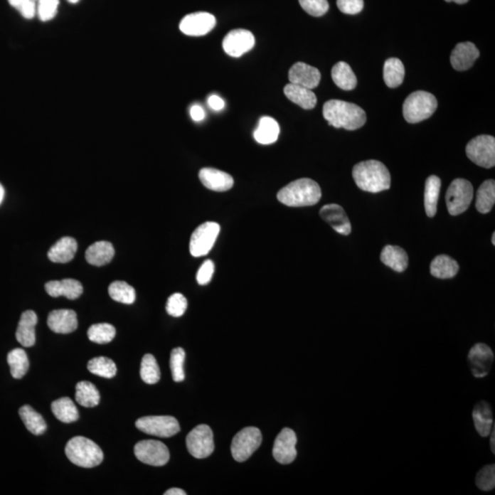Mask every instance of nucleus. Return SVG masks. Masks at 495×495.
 Segmentation results:
<instances>
[{"mask_svg":"<svg viewBox=\"0 0 495 495\" xmlns=\"http://www.w3.org/2000/svg\"><path fill=\"white\" fill-rule=\"evenodd\" d=\"M299 4L307 14L313 17H321L329 9L328 0H299Z\"/></svg>","mask_w":495,"mask_h":495,"instance_id":"47","label":"nucleus"},{"mask_svg":"<svg viewBox=\"0 0 495 495\" xmlns=\"http://www.w3.org/2000/svg\"><path fill=\"white\" fill-rule=\"evenodd\" d=\"M9 5L17 9L22 17L31 20L37 14L36 0H8Z\"/></svg>","mask_w":495,"mask_h":495,"instance_id":"48","label":"nucleus"},{"mask_svg":"<svg viewBox=\"0 0 495 495\" xmlns=\"http://www.w3.org/2000/svg\"><path fill=\"white\" fill-rule=\"evenodd\" d=\"M337 5L342 14L355 15L363 11L364 2L363 0H337Z\"/></svg>","mask_w":495,"mask_h":495,"instance_id":"49","label":"nucleus"},{"mask_svg":"<svg viewBox=\"0 0 495 495\" xmlns=\"http://www.w3.org/2000/svg\"><path fill=\"white\" fill-rule=\"evenodd\" d=\"M284 92L289 100L304 110H313L316 107L317 103L316 94L309 88L290 82L285 85Z\"/></svg>","mask_w":495,"mask_h":495,"instance_id":"25","label":"nucleus"},{"mask_svg":"<svg viewBox=\"0 0 495 495\" xmlns=\"http://www.w3.org/2000/svg\"><path fill=\"white\" fill-rule=\"evenodd\" d=\"M88 339L97 344H107L116 336V329L109 323L95 324L87 331Z\"/></svg>","mask_w":495,"mask_h":495,"instance_id":"41","label":"nucleus"},{"mask_svg":"<svg viewBox=\"0 0 495 495\" xmlns=\"http://www.w3.org/2000/svg\"><path fill=\"white\" fill-rule=\"evenodd\" d=\"M459 269V266L455 260L444 255L437 256L430 265L431 275L439 279L453 278L458 274Z\"/></svg>","mask_w":495,"mask_h":495,"instance_id":"32","label":"nucleus"},{"mask_svg":"<svg viewBox=\"0 0 495 495\" xmlns=\"http://www.w3.org/2000/svg\"><path fill=\"white\" fill-rule=\"evenodd\" d=\"M47 325L58 334H69L78 329V316L74 310H53L49 314Z\"/></svg>","mask_w":495,"mask_h":495,"instance_id":"21","label":"nucleus"},{"mask_svg":"<svg viewBox=\"0 0 495 495\" xmlns=\"http://www.w3.org/2000/svg\"><path fill=\"white\" fill-rule=\"evenodd\" d=\"M320 217L332 227L333 230L341 235L351 233V224L342 206L337 204L324 206L320 209Z\"/></svg>","mask_w":495,"mask_h":495,"instance_id":"18","label":"nucleus"},{"mask_svg":"<svg viewBox=\"0 0 495 495\" xmlns=\"http://www.w3.org/2000/svg\"><path fill=\"white\" fill-rule=\"evenodd\" d=\"M222 46L228 55L239 58L255 47V38L250 31L238 28L225 36Z\"/></svg>","mask_w":495,"mask_h":495,"instance_id":"14","label":"nucleus"},{"mask_svg":"<svg viewBox=\"0 0 495 495\" xmlns=\"http://www.w3.org/2000/svg\"><path fill=\"white\" fill-rule=\"evenodd\" d=\"M220 233V226L215 222H205L193 231L190 240V253L193 257L208 255L213 247Z\"/></svg>","mask_w":495,"mask_h":495,"instance_id":"9","label":"nucleus"},{"mask_svg":"<svg viewBox=\"0 0 495 495\" xmlns=\"http://www.w3.org/2000/svg\"><path fill=\"white\" fill-rule=\"evenodd\" d=\"M136 427L142 432L159 437H171L180 431L179 421L169 415H151L139 418Z\"/></svg>","mask_w":495,"mask_h":495,"instance_id":"10","label":"nucleus"},{"mask_svg":"<svg viewBox=\"0 0 495 495\" xmlns=\"http://www.w3.org/2000/svg\"><path fill=\"white\" fill-rule=\"evenodd\" d=\"M65 454L70 462L82 468H94L103 462L104 454L100 446L85 437H75L68 441Z\"/></svg>","mask_w":495,"mask_h":495,"instance_id":"4","label":"nucleus"},{"mask_svg":"<svg viewBox=\"0 0 495 495\" xmlns=\"http://www.w3.org/2000/svg\"><path fill=\"white\" fill-rule=\"evenodd\" d=\"M476 431L482 437H486L493 430V411L486 401L479 402L472 412Z\"/></svg>","mask_w":495,"mask_h":495,"instance_id":"24","label":"nucleus"},{"mask_svg":"<svg viewBox=\"0 0 495 495\" xmlns=\"http://www.w3.org/2000/svg\"><path fill=\"white\" fill-rule=\"evenodd\" d=\"M280 134V127L271 117H263L260 119L258 128L255 132V139L260 144H275Z\"/></svg>","mask_w":495,"mask_h":495,"instance_id":"29","label":"nucleus"},{"mask_svg":"<svg viewBox=\"0 0 495 495\" xmlns=\"http://www.w3.org/2000/svg\"><path fill=\"white\" fill-rule=\"evenodd\" d=\"M358 188L370 193H380L391 186V174L385 164L376 160L361 161L352 170Z\"/></svg>","mask_w":495,"mask_h":495,"instance_id":"2","label":"nucleus"},{"mask_svg":"<svg viewBox=\"0 0 495 495\" xmlns=\"http://www.w3.org/2000/svg\"><path fill=\"white\" fill-rule=\"evenodd\" d=\"M319 183L309 179H301L282 187L277 193L279 201L292 208H302L317 204L321 199Z\"/></svg>","mask_w":495,"mask_h":495,"instance_id":"3","label":"nucleus"},{"mask_svg":"<svg viewBox=\"0 0 495 495\" xmlns=\"http://www.w3.org/2000/svg\"><path fill=\"white\" fill-rule=\"evenodd\" d=\"M59 0H39L37 1V14L41 21L53 20L58 11Z\"/></svg>","mask_w":495,"mask_h":495,"instance_id":"45","label":"nucleus"},{"mask_svg":"<svg viewBox=\"0 0 495 495\" xmlns=\"http://www.w3.org/2000/svg\"><path fill=\"white\" fill-rule=\"evenodd\" d=\"M87 369L95 376L107 379L113 378L117 373L115 363L111 358L107 357L92 358V360L88 361Z\"/></svg>","mask_w":495,"mask_h":495,"instance_id":"40","label":"nucleus"},{"mask_svg":"<svg viewBox=\"0 0 495 495\" xmlns=\"http://www.w3.org/2000/svg\"><path fill=\"white\" fill-rule=\"evenodd\" d=\"M187 309V300L182 294L176 293L168 298L166 311L170 316H182Z\"/></svg>","mask_w":495,"mask_h":495,"instance_id":"46","label":"nucleus"},{"mask_svg":"<svg viewBox=\"0 0 495 495\" xmlns=\"http://www.w3.org/2000/svg\"><path fill=\"white\" fill-rule=\"evenodd\" d=\"M52 411L57 420L70 424L78 420V408L69 398H63L53 402Z\"/></svg>","mask_w":495,"mask_h":495,"instance_id":"35","label":"nucleus"},{"mask_svg":"<svg viewBox=\"0 0 495 495\" xmlns=\"http://www.w3.org/2000/svg\"><path fill=\"white\" fill-rule=\"evenodd\" d=\"M208 105L212 110L215 111H220L224 109L225 102L221 97L217 96V95H212L211 97L208 98Z\"/></svg>","mask_w":495,"mask_h":495,"instance_id":"51","label":"nucleus"},{"mask_svg":"<svg viewBox=\"0 0 495 495\" xmlns=\"http://www.w3.org/2000/svg\"><path fill=\"white\" fill-rule=\"evenodd\" d=\"M8 363L14 379H21L27 373L30 363L24 350L15 348L8 354Z\"/></svg>","mask_w":495,"mask_h":495,"instance_id":"38","label":"nucleus"},{"mask_svg":"<svg viewBox=\"0 0 495 495\" xmlns=\"http://www.w3.org/2000/svg\"><path fill=\"white\" fill-rule=\"evenodd\" d=\"M5 191L1 183H0V204H1L3 199H4Z\"/></svg>","mask_w":495,"mask_h":495,"instance_id":"56","label":"nucleus"},{"mask_svg":"<svg viewBox=\"0 0 495 495\" xmlns=\"http://www.w3.org/2000/svg\"><path fill=\"white\" fill-rule=\"evenodd\" d=\"M21 420L31 433L39 436L46 432L47 430L46 422L40 414H38L30 405H24L18 411Z\"/></svg>","mask_w":495,"mask_h":495,"instance_id":"37","label":"nucleus"},{"mask_svg":"<svg viewBox=\"0 0 495 495\" xmlns=\"http://www.w3.org/2000/svg\"><path fill=\"white\" fill-rule=\"evenodd\" d=\"M199 179L206 188L215 192L228 191L234 186V180L230 174L214 168H203L200 170Z\"/></svg>","mask_w":495,"mask_h":495,"instance_id":"20","label":"nucleus"},{"mask_svg":"<svg viewBox=\"0 0 495 495\" xmlns=\"http://www.w3.org/2000/svg\"><path fill=\"white\" fill-rule=\"evenodd\" d=\"M76 252H78L76 240L73 238L65 237L50 247L48 257L53 262L66 263L74 259Z\"/></svg>","mask_w":495,"mask_h":495,"instance_id":"27","label":"nucleus"},{"mask_svg":"<svg viewBox=\"0 0 495 495\" xmlns=\"http://www.w3.org/2000/svg\"><path fill=\"white\" fill-rule=\"evenodd\" d=\"M136 458L145 464L161 467L169 462L170 452L163 442L158 440L139 441L134 447Z\"/></svg>","mask_w":495,"mask_h":495,"instance_id":"12","label":"nucleus"},{"mask_svg":"<svg viewBox=\"0 0 495 495\" xmlns=\"http://www.w3.org/2000/svg\"><path fill=\"white\" fill-rule=\"evenodd\" d=\"M187 449L196 459H206L214 452V437L208 425H199L186 437Z\"/></svg>","mask_w":495,"mask_h":495,"instance_id":"11","label":"nucleus"},{"mask_svg":"<svg viewBox=\"0 0 495 495\" xmlns=\"http://www.w3.org/2000/svg\"><path fill=\"white\" fill-rule=\"evenodd\" d=\"M437 107L434 95L426 91H415L409 95L403 105V114L406 122L418 123L430 119Z\"/></svg>","mask_w":495,"mask_h":495,"instance_id":"5","label":"nucleus"},{"mask_svg":"<svg viewBox=\"0 0 495 495\" xmlns=\"http://www.w3.org/2000/svg\"><path fill=\"white\" fill-rule=\"evenodd\" d=\"M491 243L495 245V233L493 234V238H491Z\"/></svg>","mask_w":495,"mask_h":495,"instance_id":"58","label":"nucleus"},{"mask_svg":"<svg viewBox=\"0 0 495 495\" xmlns=\"http://www.w3.org/2000/svg\"><path fill=\"white\" fill-rule=\"evenodd\" d=\"M109 294L114 301L119 303L132 304L135 302V289L125 282L116 281L112 282L109 287Z\"/></svg>","mask_w":495,"mask_h":495,"instance_id":"39","label":"nucleus"},{"mask_svg":"<svg viewBox=\"0 0 495 495\" xmlns=\"http://www.w3.org/2000/svg\"><path fill=\"white\" fill-rule=\"evenodd\" d=\"M468 361L472 376L476 378H484L490 373L493 367L494 351L486 344H475L469 351Z\"/></svg>","mask_w":495,"mask_h":495,"instance_id":"13","label":"nucleus"},{"mask_svg":"<svg viewBox=\"0 0 495 495\" xmlns=\"http://www.w3.org/2000/svg\"><path fill=\"white\" fill-rule=\"evenodd\" d=\"M447 2H455L457 4H466L469 0H445Z\"/></svg>","mask_w":495,"mask_h":495,"instance_id":"55","label":"nucleus"},{"mask_svg":"<svg viewBox=\"0 0 495 495\" xmlns=\"http://www.w3.org/2000/svg\"><path fill=\"white\" fill-rule=\"evenodd\" d=\"M288 78L292 84L301 85L312 90L319 85L321 74L319 69L307 63L298 62L289 70Z\"/></svg>","mask_w":495,"mask_h":495,"instance_id":"17","label":"nucleus"},{"mask_svg":"<svg viewBox=\"0 0 495 495\" xmlns=\"http://www.w3.org/2000/svg\"><path fill=\"white\" fill-rule=\"evenodd\" d=\"M262 441L261 430L255 427L243 428L234 437L231 443V453L235 461H247L259 449Z\"/></svg>","mask_w":495,"mask_h":495,"instance_id":"7","label":"nucleus"},{"mask_svg":"<svg viewBox=\"0 0 495 495\" xmlns=\"http://www.w3.org/2000/svg\"><path fill=\"white\" fill-rule=\"evenodd\" d=\"M323 116L330 126L356 131L366 123V113L356 104L332 100L324 104Z\"/></svg>","mask_w":495,"mask_h":495,"instance_id":"1","label":"nucleus"},{"mask_svg":"<svg viewBox=\"0 0 495 495\" xmlns=\"http://www.w3.org/2000/svg\"><path fill=\"white\" fill-rule=\"evenodd\" d=\"M495 203L494 180H487L479 187L476 208L481 214H487L494 208Z\"/></svg>","mask_w":495,"mask_h":495,"instance_id":"36","label":"nucleus"},{"mask_svg":"<svg viewBox=\"0 0 495 495\" xmlns=\"http://www.w3.org/2000/svg\"><path fill=\"white\" fill-rule=\"evenodd\" d=\"M217 21L208 12H196L186 15L180 22V31L187 36L199 37L211 33Z\"/></svg>","mask_w":495,"mask_h":495,"instance_id":"15","label":"nucleus"},{"mask_svg":"<svg viewBox=\"0 0 495 495\" xmlns=\"http://www.w3.org/2000/svg\"><path fill=\"white\" fill-rule=\"evenodd\" d=\"M297 437L291 428H284L275 441L272 455L275 461L281 464H290L297 459L296 449Z\"/></svg>","mask_w":495,"mask_h":495,"instance_id":"16","label":"nucleus"},{"mask_svg":"<svg viewBox=\"0 0 495 495\" xmlns=\"http://www.w3.org/2000/svg\"><path fill=\"white\" fill-rule=\"evenodd\" d=\"M186 493L185 491L182 490V489L179 488H173L170 489V490H168L165 491L164 495H186Z\"/></svg>","mask_w":495,"mask_h":495,"instance_id":"53","label":"nucleus"},{"mask_svg":"<svg viewBox=\"0 0 495 495\" xmlns=\"http://www.w3.org/2000/svg\"><path fill=\"white\" fill-rule=\"evenodd\" d=\"M476 486L484 491H493L495 487V465L484 466L476 475Z\"/></svg>","mask_w":495,"mask_h":495,"instance_id":"44","label":"nucleus"},{"mask_svg":"<svg viewBox=\"0 0 495 495\" xmlns=\"http://www.w3.org/2000/svg\"><path fill=\"white\" fill-rule=\"evenodd\" d=\"M466 154L475 164L484 168L495 165V139L490 135H480L466 146Z\"/></svg>","mask_w":495,"mask_h":495,"instance_id":"8","label":"nucleus"},{"mask_svg":"<svg viewBox=\"0 0 495 495\" xmlns=\"http://www.w3.org/2000/svg\"><path fill=\"white\" fill-rule=\"evenodd\" d=\"M491 449L493 453H495V445H494V436H495V430H494V427H493V430H491Z\"/></svg>","mask_w":495,"mask_h":495,"instance_id":"54","label":"nucleus"},{"mask_svg":"<svg viewBox=\"0 0 495 495\" xmlns=\"http://www.w3.org/2000/svg\"><path fill=\"white\" fill-rule=\"evenodd\" d=\"M115 255V250L109 241H97L88 247L85 259L94 266H103L111 262Z\"/></svg>","mask_w":495,"mask_h":495,"instance_id":"26","label":"nucleus"},{"mask_svg":"<svg viewBox=\"0 0 495 495\" xmlns=\"http://www.w3.org/2000/svg\"><path fill=\"white\" fill-rule=\"evenodd\" d=\"M141 377L148 385H155L161 379L160 368L154 355L146 354L141 364Z\"/></svg>","mask_w":495,"mask_h":495,"instance_id":"42","label":"nucleus"},{"mask_svg":"<svg viewBox=\"0 0 495 495\" xmlns=\"http://www.w3.org/2000/svg\"><path fill=\"white\" fill-rule=\"evenodd\" d=\"M405 66L398 58L386 60L383 66V80L390 88L398 87L405 79Z\"/></svg>","mask_w":495,"mask_h":495,"instance_id":"33","label":"nucleus"},{"mask_svg":"<svg viewBox=\"0 0 495 495\" xmlns=\"http://www.w3.org/2000/svg\"><path fill=\"white\" fill-rule=\"evenodd\" d=\"M38 322L36 313L33 311H25L22 314L20 322L16 332V339L18 344L23 347H31L36 341V335H35V326Z\"/></svg>","mask_w":495,"mask_h":495,"instance_id":"23","label":"nucleus"},{"mask_svg":"<svg viewBox=\"0 0 495 495\" xmlns=\"http://www.w3.org/2000/svg\"><path fill=\"white\" fill-rule=\"evenodd\" d=\"M190 116H191L192 119L195 122H201V120L205 119L206 114L205 110L202 109L198 105H195L190 110Z\"/></svg>","mask_w":495,"mask_h":495,"instance_id":"52","label":"nucleus"},{"mask_svg":"<svg viewBox=\"0 0 495 495\" xmlns=\"http://www.w3.org/2000/svg\"><path fill=\"white\" fill-rule=\"evenodd\" d=\"M186 360V351L182 348H174L171 352L170 367L174 382H183L186 378L183 363Z\"/></svg>","mask_w":495,"mask_h":495,"instance_id":"43","label":"nucleus"},{"mask_svg":"<svg viewBox=\"0 0 495 495\" xmlns=\"http://www.w3.org/2000/svg\"><path fill=\"white\" fill-rule=\"evenodd\" d=\"M474 198V186L468 180L458 179L453 181L446 193L447 208L452 215L464 213Z\"/></svg>","mask_w":495,"mask_h":495,"instance_id":"6","label":"nucleus"},{"mask_svg":"<svg viewBox=\"0 0 495 495\" xmlns=\"http://www.w3.org/2000/svg\"><path fill=\"white\" fill-rule=\"evenodd\" d=\"M68 1L72 3V4H76V3H78L80 0H68Z\"/></svg>","mask_w":495,"mask_h":495,"instance_id":"57","label":"nucleus"},{"mask_svg":"<svg viewBox=\"0 0 495 495\" xmlns=\"http://www.w3.org/2000/svg\"><path fill=\"white\" fill-rule=\"evenodd\" d=\"M75 400L79 405L85 408H95L100 404V392L93 383L82 380L76 385Z\"/></svg>","mask_w":495,"mask_h":495,"instance_id":"34","label":"nucleus"},{"mask_svg":"<svg viewBox=\"0 0 495 495\" xmlns=\"http://www.w3.org/2000/svg\"><path fill=\"white\" fill-rule=\"evenodd\" d=\"M480 56V52L474 43L466 41L457 44L450 55V63L457 71H466L474 65Z\"/></svg>","mask_w":495,"mask_h":495,"instance_id":"19","label":"nucleus"},{"mask_svg":"<svg viewBox=\"0 0 495 495\" xmlns=\"http://www.w3.org/2000/svg\"><path fill=\"white\" fill-rule=\"evenodd\" d=\"M215 265L214 262L208 260L199 268L198 275H196V281L200 285L208 284L211 281L212 276L214 275Z\"/></svg>","mask_w":495,"mask_h":495,"instance_id":"50","label":"nucleus"},{"mask_svg":"<svg viewBox=\"0 0 495 495\" xmlns=\"http://www.w3.org/2000/svg\"><path fill=\"white\" fill-rule=\"evenodd\" d=\"M46 290L52 297H65L70 300L78 299L82 294L80 282L75 279H63L62 281H50L46 284Z\"/></svg>","mask_w":495,"mask_h":495,"instance_id":"22","label":"nucleus"},{"mask_svg":"<svg viewBox=\"0 0 495 495\" xmlns=\"http://www.w3.org/2000/svg\"><path fill=\"white\" fill-rule=\"evenodd\" d=\"M36 1H39V0H36Z\"/></svg>","mask_w":495,"mask_h":495,"instance_id":"59","label":"nucleus"},{"mask_svg":"<svg viewBox=\"0 0 495 495\" xmlns=\"http://www.w3.org/2000/svg\"><path fill=\"white\" fill-rule=\"evenodd\" d=\"M441 188V180L440 177L431 176L428 177L425 183V209L430 218L435 217L437 211V202H439Z\"/></svg>","mask_w":495,"mask_h":495,"instance_id":"31","label":"nucleus"},{"mask_svg":"<svg viewBox=\"0 0 495 495\" xmlns=\"http://www.w3.org/2000/svg\"><path fill=\"white\" fill-rule=\"evenodd\" d=\"M380 261L393 271L403 272L408 266V255L399 246L387 245L380 252Z\"/></svg>","mask_w":495,"mask_h":495,"instance_id":"28","label":"nucleus"},{"mask_svg":"<svg viewBox=\"0 0 495 495\" xmlns=\"http://www.w3.org/2000/svg\"><path fill=\"white\" fill-rule=\"evenodd\" d=\"M333 81L342 90H353L357 85V78L350 65L345 62H339L333 66L331 71Z\"/></svg>","mask_w":495,"mask_h":495,"instance_id":"30","label":"nucleus"}]
</instances>
